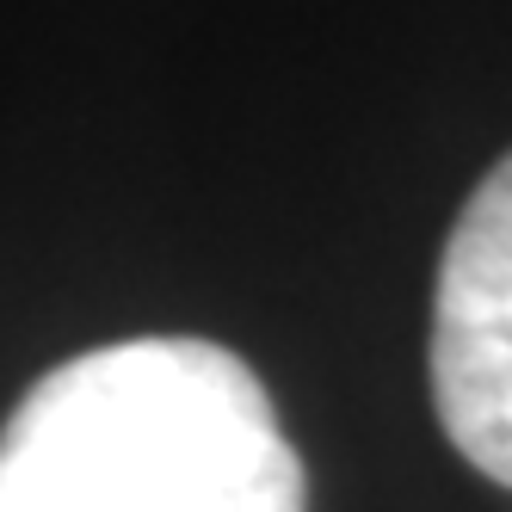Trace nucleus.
I'll return each mask as SVG.
<instances>
[{
	"label": "nucleus",
	"instance_id": "nucleus-2",
	"mask_svg": "<svg viewBox=\"0 0 512 512\" xmlns=\"http://www.w3.org/2000/svg\"><path fill=\"white\" fill-rule=\"evenodd\" d=\"M432 408L469 469L512 488V155L482 173L438 260Z\"/></svg>",
	"mask_w": 512,
	"mask_h": 512
},
{
	"label": "nucleus",
	"instance_id": "nucleus-1",
	"mask_svg": "<svg viewBox=\"0 0 512 512\" xmlns=\"http://www.w3.org/2000/svg\"><path fill=\"white\" fill-rule=\"evenodd\" d=\"M309 475L266 383L192 334L44 371L0 426V512H303Z\"/></svg>",
	"mask_w": 512,
	"mask_h": 512
}]
</instances>
